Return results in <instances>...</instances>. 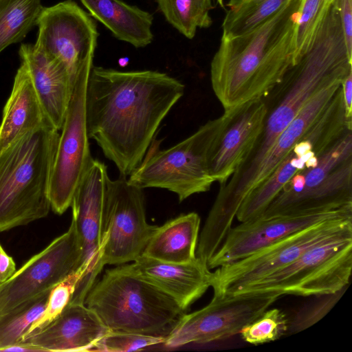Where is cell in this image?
I'll return each instance as SVG.
<instances>
[{
  "instance_id": "cell-1",
  "label": "cell",
  "mask_w": 352,
  "mask_h": 352,
  "mask_svg": "<svg viewBox=\"0 0 352 352\" xmlns=\"http://www.w3.org/2000/svg\"><path fill=\"white\" fill-rule=\"evenodd\" d=\"M184 89L166 73L93 65L85 96L87 133L120 175L127 177L141 163Z\"/></svg>"
},
{
  "instance_id": "cell-2",
  "label": "cell",
  "mask_w": 352,
  "mask_h": 352,
  "mask_svg": "<svg viewBox=\"0 0 352 352\" xmlns=\"http://www.w3.org/2000/svg\"><path fill=\"white\" fill-rule=\"evenodd\" d=\"M352 72L340 21L326 17L312 42L299 60L262 99L266 107L263 126L253 148L220 188L214 201L235 190L252 173L279 135L305 104L318 92L333 83H341Z\"/></svg>"
},
{
  "instance_id": "cell-3",
  "label": "cell",
  "mask_w": 352,
  "mask_h": 352,
  "mask_svg": "<svg viewBox=\"0 0 352 352\" xmlns=\"http://www.w3.org/2000/svg\"><path fill=\"white\" fill-rule=\"evenodd\" d=\"M302 0H290L252 30L221 37L210 64L214 94L224 109L262 98L294 65L296 23Z\"/></svg>"
},
{
  "instance_id": "cell-4",
  "label": "cell",
  "mask_w": 352,
  "mask_h": 352,
  "mask_svg": "<svg viewBox=\"0 0 352 352\" xmlns=\"http://www.w3.org/2000/svg\"><path fill=\"white\" fill-rule=\"evenodd\" d=\"M60 133L44 126L0 153V232L47 216L49 189Z\"/></svg>"
},
{
  "instance_id": "cell-5",
  "label": "cell",
  "mask_w": 352,
  "mask_h": 352,
  "mask_svg": "<svg viewBox=\"0 0 352 352\" xmlns=\"http://www.w3.org/2000/svg\"><path fill=\"white\" fill-rule=\"evenodd\" d=\"M85 304L110 331L166 338L186 313L179 303L131 267L106 270L87 293Z\"/></svg>"
},
{
  "instance_id": "cell-6",
  "label": "cell",
  "mask_w": 352,
  "mask_h": 352,
  "mask_svg": "<svg viewBox=\"0 0 352 352\" xmlns=\"http://www.w3.org/2000/svg\"><path fill=\"white\" fill-rule=\"evenodd\" d=\"M349 206H352V130L320 154L316 165L296 173L258 218Z\"/></svg>"
},
{
  "instance_id": "cell-7",
  "label": "cell",
  "mask_w": 352,
  "mask_h": 352,
  "mask_svg": "<svg viewBox=\"0 0 352 352\" xmlns=\"http://www.w3.org/2000/svg\"><path fill=\"white\" fill-rule=\"evenodd\" d=\"M352 271V232L305 251L296 260L233 294L321 296L346 289Z\"/></svg>"
},
{
  "instance_id": "cell-8",
  "label": "cell",
  "mask_w": 352,
  "mask_h": 352,
  "mask_svg": "<svg viewBox=\"0 0 352 352\" xmlns=\"http://www.w3.org/2000/svg\"><path fill=\"white\" fill-rule=\"evenodd\" d=\"M220 118L208 121L188 138L164 150L150 145L139 166L129 176L130 184L175 192L181 202L210 190L214 180L208 171L210 148Z\"/></svg>"
},
{
  "instance_id": "cell-9",
  "label": "cell",
  "mask_w": 352,
  "mask_h": 352,
  "mask_svg": "<svg viewBox=\"0 0 352 352\" xmlns=\"http://www.w3.org/2000/svg\"><path fill=\"white\" fill-rule=\"evenodd\" d=\"M352 232V217L322 221L212 272L213 296L230 295L288 265L309 248Z\"/></svg>"
},
{
  "instance_id": "cell-10",
  "label": "cell",
  "mask_w": 352,
  "mask_h": 352,
  "mask_svg": "<svg viewBox=\"0 0 352 352\" xmlns=\"http://www.w3.org/2000/svg\"><path fill=\"white\" fill-rule=\"evenodd\" d=\"M340 85L339 82L333 83L314 96L279 135L247 179L228 197L214 201L199 235L204 244L217 248L222 243L232 228L243 199L281 163L325 108Z\"/></svg>"
},
{
  "instance_id": "cell-11",
  "label": "cell",
  "mask_w": 352,
  "mask_h": 352,
  "mask_svg": "<svg viewBox=\"0 0 352 352\" xmlns=\"http://www.w3.org/2000/svg\"><path fill=\"white\" fill-rule=\"evenodd\" d=\"M91 67L82 69L75 78L69 103L59 135L52 167L49 197L51 210L63 214L93 158L87 133L85 96Z\"/></svg>"
},
{
  "instance_id": "cell-12",
  "label": "cell",
  "mask_w": 352,
  "mask_h": 352,
  "mask_svg": "<svg viewBox=\"0 0 352 352\" xmlns=\"http://www.w3.org/2000/svg\"><path fill=\"white\" fill-rule=\"evenodd\" d=\"M157 226L147 222L143 189L126 177H107L104 203V236L100 266L131 263L143 252Z\"/></svg>"
},
{
  "instance_id": "cell-13",
  "label": "cell",
  "mask_w": 352,
  "mask_h": 352,
  "mask_svg": "<svg viewBox=\"0 0 352 352\" xmlns=\"http://www.w3.org/2000/svg\"><path fill=\"white\" fill-rule=\"evenodd\" d=\"M278 298L272 293L213 296L204 307L185 313L163 344L168 348H176L230 338L258 318Z\"/></svg>"
},
{
  "instance_id": "cell-14",
  "label": "cell",
  "mask_w": 352,
  "mask_h": 352,
  "mask_svg": "<svg viewBox=\"0 0 352 352\" xmlns=\"http://www.w3.org/2000/svg\"><path fill=\"white\" fill-rule=\"evenodd\" d=\"M34 45L59 61L74 82L83 69L93 67L98 32L94 19L73 0L44 7Z\"/></svg>"
},
{
  "instance_id": "cell-15",
  "label": "cell",
  "mask_w": 352,
  "mask_h": 352,
  "mask_svg": "<svg viewBox=\"0 0 352 352\" xmlns=\"http://www.w3.org/2000/svg\"><path fill=\"white\" fill-rule=\"evenodd\" d=\"M82 246L73 220L68 230L0 283V315L50 291L80 266Z\"/></svg>"
},
{
  "instance_id": "cell-16",
  "label": "cell",
  "mask_w": 352,
  "mask_h": 352,
  "mask_svg": "<svg viewBox=\"0 0 352 352\" xmlns=\"http://www.w3.org/2000/svg\"><path fill=\"white\" fill-rule=\"evenodd\" d=\"M106 165L94 159L78 186L70 207L82 246V260L78 270L83 274L76 292L86 296L103 269L100 259L105 244L104 203Z\"/></svg>"
},
{
  "instance_id": "cell-17",
  "label": "cell",
  "mask_w": 352,
  "mask_h": 352,
  "mask_svg": "<svg viewBox=\"0 0 352 352\" xmlns=\"http://www.w3.org/2000/svg\"><path fill=\"white\" fill-rule=\"evenodd\" d=\"M352 217V206L271 218H257L231 228L207 263L210 270L241 259L296 232L329 219Z\"/></svg>"
},
{
  "instance_id": "cell-18",
  "label": "cell",
  "mask_w": 352,
  "mask_h": 352,
  "mask_svg": "<svg viewBox=\"0 0 352 352\" xmlns=\"http://www.w3.org/2000/svg\"><path fill=\"white\" fill-rule=\"evenodd\" d=\"M265 114L262 98L224 109L208 157L214 182L223 184L244 162L262 131Z\"/></svg>"
},
{
  "instance_id": "cell-19",
  "label": "cell",
  "mask_w": 352,
  "mask_h": 352,
  "mask_svg": "<svg viewBox=\"0 0 352 352\" xmlns=\"http://www.w3.org/2000/svg\"><path fill=\"white\" fill-rule=\"evenodd\" d=\"M109 330L83 302H69L61 314L43 329L19 343L40 351H91Z\"/></svg>"
},
{
  "instance_id": "cell-20",
  "label": "cell",
  "mask_w": 352,
  "mask_h": 352,
  "mask_svg": "<svg viewBox=\"0 0 352 352\" xmlns=\"http://www.w3.org/2000/svg\"><path fill=\"white\" fill-rule=\"evenodd\" d=\"M21 63L26 67L35 91L51 125L61 129L74 83L65 67L33 44L20 45Z\"/></svg>"
},
{
  "instance_id": "cell-21",
  "label": "cell",
  "mask_w": 352,
  "mask_h": 352,
  "mask_svg": "<svg viewBox=\"0 0 352 352\" xmlns=\"http://www.w3.org/2000/svg\"><path fill=\"white\" fill-rule=\"evenodd\" d=\"M141 276L173 298L186 311L211 285L212 272L196 257L188 263H168L140 255L131 263Z\"/></svg>"
},
{
  "instance_id": "cell-22",
  "label": "cell",
  "mask_w": 352,
  "mask_h": 352,
  "mask_svg": "<svg viewBox=\"0 0 352 352\" xmlns=\"http://www.w3.org/2000/svg\"><path fill=\"white\" fill-rule=\"evenodd\" d=\"M321 145L318 131L310 126L276 168L243 199L237 220L241 223L258 218L292 177L305 168L308 160L322 153Z\"/></svg>"
},
{
  "instance_id": "cell-23",
  "label": "cell",
  "mask_w": 352,
  "mask_h": 352,
  "mask_svg": "<svg viewBox=\"0 0 352 352\" xmlns=\"http://www.w3.org/2000/svg\"><path fill=\"white\" fill-rule=\"evenodd\" d=\"M48 121L29 72L21 63L0 124V153L19 138L44 126ZM53 127V126H52Z\"/></svg>"
},
{
  "instance_id": "cell-24",
  "label": "cell",
  "mask_w": 352,
  "mask_h": 352,
  "mask_svg": "<svg viewBox=\"0 0 352 352\" xmlns=\"http://www.w3.org/2000/svg\"><path fill=\"white\" fill-rule=\"evenodd\" d=\"M89 14L118 40L144 47L153 39V14L121 0H80Z\"/></svg>"
},
{
  "instance_id": "cell-25",
  "label": "cell",
  "mask_w": 352,
  "mask_h": 352,
  "mask_svg": "<svg viewBox=\"0 0 352 352\" xmlns=\"http://www.w3.org/2000/svg\"><path fill=\"white\" fill-rule=\"evenodd\" d=\"M201 219L192 212L157 226L141 255L168 263H188L196 258Z\"/></svg>"
},
{
  "instance_id": "cell-26",
  "label": "cell",
  "mask_w": 352,
  "mask_h": 352,
  "mask_svg": "<svg viewBox=\"0 0 352 352\" xmlns=\"http://www.w3.org/2000/svg\"><path fill=\"white\" fill-rule=\"evenodd\" d=\"M43 8L41 0H0V53L25 38Z\"/></svg>"
},
{
  "instance_id": "cell-27",
  "label": "cell",
  "mask_w": 352,
  "mask_h": 352,
  "mask_svg": "<svg viewBox=\"0 0 352 352\" xmlns=\"http://www.w3.org/2000/svg\"><path fill=\"white\" fill-rule=\"evenodd\" d=\"M290 0H230L223 23V38H230L256 28Z\"/></svg>"
},
{
  "instance_id": "cell-28",
  "label": "cell",
  "mask_w": 352,
  "mask_h": 352,
  "mask_svg": "<svg viewBox=\"0 0 352 352\" xmlns=\"http://www.w3.org/2000/svg\"><path fill=\"white\" fill-rule=\"evenodd\" d=\"M166 20L188 39L197 28H209L212 20L210 11L214 6L212 0H156Z\"/></svg>"
},
{
  "instance_id": "cell-29",
  "label": "cell",
  "mask_w": 352,
  "mask_h": 352,
  "mask_svg": "<svg viewBox=\"0 0 352 352\" xmlns=\"http://www.w3.org/2000/svg\"><path fill=\"white\" fill-rule=\"evenodd\" d=\"M50 291L30 298L0 315V351L21 341L32 322L41 316Z\"/></svg>"
},
{
  "instance_id": "cell-30",
  "label": "cell",
  "mask_w": 352,
  "mask_h": 352,
  "mask_svg": "<svg viewBox=\"0 0 352 352\" xmlns=\"http://www.w3.org/2000/svg\"><path fill=\"white\" fill-rule=\"evenodd\" d=\"M333 2V0H302L296 28L294 64L309 49Z\"/></svg>"
},
{
  "instance_id": "cell-31",
  "label": "cell",
  "mask_w": 352,
  "mask_h": 352,
  "mask_svg": "<svg viewBox=\"0 0 352 352\" xmlns=\"http://www.w3.org/2000/svg\"><path fill=\"white\" fill-rule=\"evenodd\" d=\"M288 324L289 320L282 311L267 309L239 333L245 342L258 345L279 339L288 331Z\"/></svg>"
},
{
  "instance_id": "cell-32",
  "label": "cell",
  "mask_w": 352,
  "mask_h": 352,
  "mask_svg": "<svg viewBox=\"0 0 352 352\" xmlns=\"http://www.w3.org/2000/svg\"><path fill=\"white\" fill-rule=\"evenodd\" d=\"M82 277L83 274L77 270L51 289L41 316L32 322L23 339L30 333L46 327L61 314L70 302Z\"/></svg>"
},
{
  "instance_id": "cell-33",
  "label": "cell",
  "mask_w": 352,
  "mask_h": 352,
  "mask_svg": "<svg viewBox=\"0 0 352 352\" xmlns=\"http://www.w3.org/2000/svg\"><path fill=\"white\" fill-rule=\"evenodd\" d=\"M164 338L133 333L109 331L94 345L91 351L126 352L164 343Z\"/></svg>"
},
{
  "instance_id": "cell-34",
  "label": "cell",
  "mask_w": 352,
  "mask_h": 352,
  "mask_svg": "<svg viewBox=\"0 0 352 352\" xmlns=\"http://www.w3.org/2000/svg\"><path fill=\"white\" fill-rule=\"evenodd\" d=\"M346 289L335 294L319 296L320 298L317 301L300 310L294 316L292 321L289 320V333L300 332L318 322L334 307Z\"/></svg>"
},
{
  "instance_id": "cell-35",
  "label": "cell",
  "mask_w": 352,
  "mask_h": 352,
  "mask_svg": "<svg viewBox=\"0 0 352 352\" xmlns=\"http://www.w3.org/2000/svg\"><path fill=\"white\" fill-rule=\"evenodd\" d=\"M333 6L339 14L347 51L352 57V0H333Z\"/></svg>"
},
{
  "instance_id": "cell-36",
  "label": "cell",
  "mask_w": 352,
  "mask_h": 352,
  "mask_svg": "<svg viewBox=\"0 0 352 352\" xmlns=\"http://www.w3.org/2000/svg\"><path fill=\"white\" fill-rule=\"evenodd\" d=\"M16 272V264L0 244V283L6 282Z\"/></svg>"
},
{
  "instance_id": "cell-37",
  "label": "cell",
  "mask_w": 352,
  "mask_h": 352,
  "mask_svg": "<svg viewBox=\"0 0 352 352\" xmlns=\"http://www.w3.org/2000/svg\"><path fill=\"white\" fill-rule=\"evenodd\" d=\"M343 100L345 107L346 117L352 120V72H351L342 81Z\"/></svg>"
},
{
  "instance_id": "cell-38",
  "label": "cell",
  "mask_w": 352,
  "mask_h": 352,
  "mask_svg": "<svg viewBox=\"0 0 352 352\" xmlns=\"http://www.w3.org/2000/svg\"><path fill=\"white\" fill-rule=\"evenodd\" d=\"M217 1L221 7L224 8L223 0H217Z\"/></svg>"
}]
</instances>
